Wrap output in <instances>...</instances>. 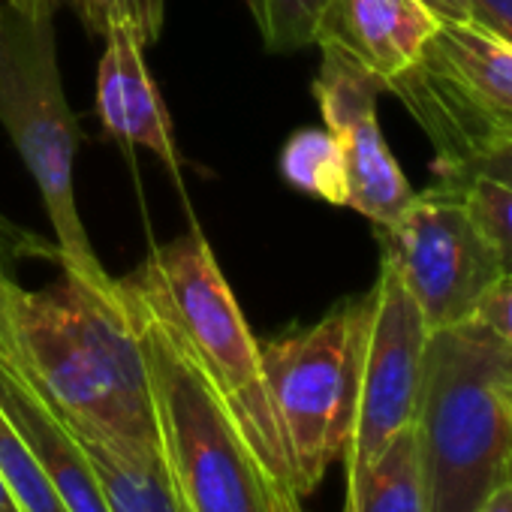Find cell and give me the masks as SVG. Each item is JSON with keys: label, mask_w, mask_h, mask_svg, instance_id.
I'll return each mask as SVG.
<instances>
[{"label": "cell", "mask_w": 512, "mask_h": 512, "mask_svg": "<svg viewBox=\"0 0 512 512\" xmlns=\"http://www.w3.org/2000/svg\"><path fill=\"white\" fill-rule=\"evenodd\" d=\"M464 172H482V175L497 178V181H503V184H509V187H512V142H509V145H503L500 151H494V154L482 157L479 163H473V166H470V169H464Z\"/></svg>", "instance_id": "cell-24"}, {"label": "cell", "mask_w": 512, "mask_h": 512, "mask_svg": "<svg viewBox=\"0 0 512 512\" xmlns=\"http://www.w3.org/2000/svg\"><path fill=\"white\" fill-rule=\"evenodd\" d=\"M0 407L22 431L37 464L70 512H109L100 479L82 443L34 386L4 332H0Z\"/></svg>", "instance_id": "cell-12"}, {"label": "cell", "mask_w": 512, "mask_h": 512, "mask_svg": "<svg viewBox=\"0 0 512 512\" xmlns=\"http://www.w3.org/2000/svg\"><path fill=\"white\" fill-rule=\"evenodd\" d=\"M0 512H22L19 503L13 500V494H10V488H7L4 479H0Z\"/></svg>", "instance_id": "cell-27"}, {"label": "cell", "mask_w": 512, "mask_h": 512, "mask_svg": "<svg viewBox=\"0 0 512 512\" xmlns=\"http://www.w3.org/2000/svg\"><path fill=\"white\" fill-rule=\"evenodd\" d=\"M329 0H253V19L263 31L266 49L287 55L314 46V28Z\"/></svg>", "instance_id": "cell-19"}, {"label": "cell", "mask_w": 512, "mask_h": 512, "mask_svg": "<svg viewBox=\"0 0 512 512\" xmlns=\"http://www.w3.org/2000/svg\"><path fill=\"white\" fill-rule=\"evenodd\" d=\"M437 178L449 181L461 193L470 217L494 253L500 275H512V187L482 172H455Z\"/></svg>", "instance_id": "cell-17"}, {"label": "cell", "mask_w": 512, "mask_h": 512, "mask_svg": "<svg viewBox=\"0 0 512 512\" xmlns=\"http://www.w3.org/2000/svg\"><path fill=\"white\" fill-rule=\"evenodd\" d=\"M281 175L296 190L329 205H347V175L329 130H299L281 151Z\"/></svg>", "instance_id": "cell-16"}, {"label": "cell", "mask_w": 512, "mask_h": 512, "mask_svg": "<svg viewBox=\"0 0 512 512\" xmlns=\"http://www.w3.org/2000/svg\"><path fill=\"white\" fill-rule=\"evenodd\" d=\"M0 479L7 482L22 512H70L4 407H0Z\"/></svg>", "instance_id": "cell-18"}, {"label": "cell", "mask_w": 512, "mask_h": 512, "mask_svg": "<svg viewBox=\"0 0 512 512\" xmlns=\"http://www.w3.org/2000/svg\"><path fill=\"white\" fill-rule=\"evenodd\" d=\"M58 260V244L43 235L16 226L0 214V278H16L19 260Z\"/></svg>", "instance_id": "cell-21"}, {"label": "cell", "mask_w": 512, "mask_h": 512, "mask_svg": "<svg viewBox=\"0 0 512 512\" xmlns=\"http://www.w3.org/2000/svg\"><path fill=\"white\" fill-rule=\"evenodd\" d=\"M437 25L422 0H329L314 43L344 52L389 91V82L419 61Z\"/></svg>", "instance_id": "cell-11"}, {"label": "cell", "mask_w": 512, "mask_h": 512, "mask_svg": "<svg viewBox=\"0 0 512 512\" xmlns=\"http://www.w3.org/2000/svg\"><path fill=\"white\" fill-rule=\"evenodd\" d=\"M55 10L58 0H0V124L40 187L61 269L109 284L112 275L88 241L73 190L79 124L61 85Z\"/></svg>", "instance_id": "cell-5"}, {"label": "cell", "mask_w": 512, "mask_h": 512, "mask_svg": "<svg viewBox=\"0 0 512 512\" xmlns=\"http://www.w3.org/2000/svg\"><path fill=\"white\" fill-rule=\"evenodd\" d=\"M67 422V419H64ZM82 443L109 512H184L163 449L67 422Z\"/></svg>", "instance_id": "cell-14"}, {"label": "cell", "mask_w": 512, "mask_h": 512, "mask_svg": "<svg viewBox=\"0 0 512 512\" xmlns=\"http://www.w3.org/2000/svg\"><path fill=\"white\" fill-rule=\"evenodd\" d=\"M121 287L175 329L253 452L299 497L290 446L263 374L260 341L250 335L205 235L193 226L187 235L154 247Z\"/></svg>", "instance_id": "cell-3"}, {"label": "cell", "mask_w": 512, "mask_h": 512, "mask_svg": "<svg viewBox=\"0 0 512 512\" xmlns=\"http://www.w3.org/2000/svg\"><path fill=\"white\" fill-rule=\"evenodd\" d=\"M476 512H512V485L497 488Z\"/></svg>", "instance_id": "cell-26"}, {"label": "cell", "mask_w": 512, "mask_h": 512, "mask_svg": "<svg viewBox=\"0 0 512 512\" xmlns=\"http://www.w3.org/2000/svg\"><path fill=\"white\" fill-rule=\"evenodd\" d=\"M470 16L476 25L512 46V0H470Z\"/></svg>", "instance_id": "cell-23"}, {"label": "cell", "mask_w": 512, "mask_h": 512, "mask_svg": "<svg viewBox=\"0 0 512 512\" xmlns=\"http://www.w3.org/2000/svg\"><path fill=\"white\" fill-rule=\"evenodd\" d=\"M413 428L428 512H476L512 485V344L473 320L428 332Z\"/></svg>", "instance_id": "cell-2"}, {"label": "cell", "mask_w": 512, "mask_h": 512, "mask_svg": "<svg viewBox=\"0 0 512 512\" xmlns=\"http://www.w3.org/2000/svg\"><path fill=\"white\" fill-rule=\"evenodd\" d=\"M320 52L323 61L314 79V97L326 130L341 148L347 208L359 211L374 226H389L410 205L416 190L392 157L377 121V97L386 85L344 52L329 46H320Z\"/></svg>", "instance_id": "cell-10"}, {"label": "cell", "mask_w": 512, "mask_h": 512, "mask_svg": "<svg viewBox=\"0 0 512 512\" xmlns=\"http://www.w3.org/2000/svg\"><path fill=\"white\" fill-rule=\"evenodd\" d=\"M383 263L401 278L428 332L470 323L500 278L497 260L449 181H434L389 223L374 226Z\"/></svg>", "instance_id": "cell-8"}, {"label": "cell", "mask_w": 512, "mask_h": 512, "mask_svg": "<svg viewBox=\"0 0 512 512\" xmlns=\"http://www.w3.org/2000/svg\"><path fill=\"white\" fill-rule=\"evenodd\" d=\"M244 4H247V7H253V0H244Z\"/></svg>", "instance_id": "cell-28"}, {"label": "cell", "mask_w": 512, "mask_h": 512, "mask_svg": "<svg viewBox=\"0 0 512 512\" xmlns=\"http://www.w3.org/2000/svg\"><path fill=\"white\" fill-rule=\"evenodd\" d=\"M148 40L133 25H112L103 34V58L97 67V115L121 145L148 148L178 181V148L172 121L160 91L145 67Z\"/></svg>", "instance_id": "cell-13"}, {"label": "cell", "mask_w": 512, "mask_h": 512, "mask_svg": "<svg viewBox=\"0 0 512 512\" xmlns=\"http://www.w3.org/2000/svg\"><path fill=\"white\" fill-rule=\"evenodd\" d=\"M371 308L374 290L341 302L308 329L260 341L263 374L290 446L299 497L317 491L326 470L347 455Z\"/></svg>", "instance_id": "cell-6"}, {"label": "cell", "mask_w": 512, "mask_h": 512, "mask_svg": "<svg viewBox=\"0 0 512 512\" xmlns=\"http://www.w3.org/2000/svg\"><path fill=\"white\" fill-rule=\"evenodd\" d=\"M344 512H428V488L416 428H401L377 458L347 479Z\"/></svg>", "instance_id": "cell-15"}, {"label": "cell", "mask_w": 512, "mask_h": 512, "mask_svg": "<svg viewBox=\"0 0 512 512\" xmlns=\"http://www.w3.org/2000/svg\"><path fill=\"white\" fill-rule=\"evenodd\" d=\"M374 308L365 338L353 437L344 455L347 479L359 476L377 452L416 419L428 326L401 278L383 263L371 287Z\"/></svg>", "instance_id": "cell-9"}, {"label": "cell", "mask_w": 512, "mask_h": 512, "mask_svg": "<svg viewBox=\"0 0 512 512\" xmlns=\"http://www.w3.org/2000/svg\"><path fill=\"white\" fill-rule=\"evenodd\" d=\"M124 296L142 338L160 446L184 512H302V497L253 452L175 329L133 293Z\"/></svg>", "instance_id": "cell-4"}, {"label": "cell", "mask_w": 512, "mask_h": 512, "mask_svg": "<svg viewBox=\"0 0 512 512\" xmlns=\"http://www.w3.org/2000/svg\"><path fill=\"white\" fill-rule=\"evenodd\" d=\"M473 323L485 326L488 332H494L500 341L512 344V275H500L491 290L482 296Z\"/></svg>", "instance_id": "cell-22"}, {"label": "cell", "mask_w": 512, "mask_h": 512, "mask_svg": "<svg viewBox=\"0 0 512 512\" xmlns=\"http://www.w3.org/2000/svg\"><path fill=\"white\" fill-rule=\"evenodd\" d=\"M440 22H473L470 0H422Z\"/></svg>", "instance_id": "cell-25"}, {"label": "cell", "mask_w": 512, "mask_h": 512, "mask_svg": "<svg viewBox=\"0 0 512 512\" xmlns=\"http://www.w3.org/2000/svg\"><path fill=\"white\" fill-rule=\"evenodd\" d=\"M455 175L512 142V46L476 22H440L419 61L389 82Z\"/></svg>", "instance_id": "cell-7"}, {"label": "cell", "mask_w": 512, "mask_h": 512, "mask_svg": "<svg viewBox=\"0 0 512 512\" xmlns=\"http://www.w3.org/2000/svg\"><path fill=\"white\" fill-rule=\"evenodd\" d=\"M0 332L61 419L163 449L121 281L91 284L64 269L58 284L28 293L0 278Z\"/></svg>", "instance_id": "cell-1"}, {"label": "cell", "mask_w": 512, "mask_h": 512, "mask_svg": "<svg viewBox=\"0 0 512 512\" xmlns=\"http://www.w3.org/2000/svg\"><path fill=\"white\" fill-rule=\"evenodd\" d=\"M70 7L91 34H106L112 25H133L148 46L160 37L166 0H70Z\"/></svg>", "instance_id": "cell-20"}]
</instances>
